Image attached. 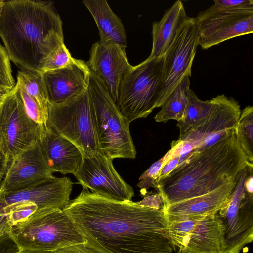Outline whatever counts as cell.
Returning <instances> with one entry per match:
<instances>
[{"mask_svg":"<svg viewBox=\"0 0 253 253\" xmlns=\"http://www.w3.org/2000/svg\"><path fill=\"white\" fill-rule=\"evenodd\" d=\"M86 243L102 253H174L163 211L108 199L85 187L63 209Z\"/></svg>","mask_w":253,"mask_h":253,"instance_id":"6da1fadb","label":"cell"},{"mask_svg":"<svg viewBox=\"0 0 253 253\" xmlns=\"http://www.w3.org/2000/svg\"><path fill=\"white\" fill-rule=\"evenodd\" d=\"M62 21L48 1H5L0 37L10 60L20 70L42 73L49 55L64 43Z\"/></svg>","mask_w":253,"mask_h":253,"instance_id":"7a4b0ae2","label":"cell"},{"mask_svg":"<svg viewBox=\"0 0 253 253\" xmlns=\"http://www.w3.org/2000/svg\"><path fill=\"white\" fill-rule=\"evenodd\" d=\"M249 162L235 128L213 145L192 153L171 172L157 180L155 188L166 207L202 195L234 181Z\"/></svg>","mask_w":253,"mask_h":253,"instance_id":"3957f363","label":"cell"},{"mask_svg":"<svg viewBox=\"0 0 253 253\" xmlns=\"http://www.w3.org/2000/svg\"><path fill=\"white\" fill-rule=\"evenodd\" d=\"M87 89L99 153L113 159H135L130 122L119 110L102 79L90 70Z\"/></svg>","mask_w":253,"mask_h":253,"instance_id":"277c9868","label":"cell"},{"mask_svg":"<svg viewBox=\"0 0 253 253\" xmlns=\"http://www.w3.org/2000/svg\"><path fill=\"white\" fill-rule=\"evenodd\" d=\"M11 233L21 250L54 251L86 242L69 215L58 208L37 211L11 226Z\"/></svg>","mask_w":253,"mask_h":253,"instance_id":"5b68a950","label":"cell"},{"mask_svg":"<svg viewBox=\"0 0 253 253\" xmlns=\"http://www.w3.org/2000/svg\"><path fill=\"white\" fill-rule=\"evenodd\" d=\"M164 55L131 66L121 81L115 104L130 123L158 108Z\"/></svg>","mask_w":253,"mask_h":253,"instance_id":"8992f818","label":"cell"},{"mask_svg":"<svg viewBox=\"0 0 253 253\" xmlns=\"http://www.w3.org/2000/svg\"><path fill=\"white\" fill-rule=\"evenodd\" d=\"M45 127L74 143L83 157L99 153L88 89L62 103L48 104Z\"/></svg>","mask_w":253,"mask_h":253,"instance_id":"52a82bcc","label":"cell"},{"mask_svg":"<svg viewBox=\"0 0 253 253\" xmlns=\"http://www.w3.org/2000/svg\"><path fill=\"white\" fill-rule=\"evenodd\" d=\"M45 129L27 113L16 83L0 103V146L8 162L39 142Z\"/></svg>","mask_w":253,"mask_h":253,"instance_id":"ba28073f","label":"cell"},{"mask_svg":"<svg viewBox=\"0 0 253 253\" xmlns=\"http://www.w3.org/2000/svg\"><path fill=\"white\" fill-rule=\"evenodd\" d=\"M249 166L237 174L228 202L217 213L223 226L224 253H239L253 240V193L245 184Z\"/></svg>","mask_w":253,"mask_h":253,"instance_id":"9c48e42d","label":"cell"},{"mask_svg":"<svg viewBox=\"0 0 253 253\" xmlns=\"http://www.w3.org/2000/svg\"><path fill=\"white\" fill-rule=\"evenodd\" d=\"M198 45L195 18L188 17L164 54L158 108L165 103L185 76H191Z\"/></svg>","mask_w":253,"mask_h":253,"instance_id":"30bf717a","label":"cell"},{"mask_svg":"<svg viewBox=\"0 0 253 253\" xmlns=\"http://www.w3.org/2000/svg\"><path fill=\"white\" fill-rule=\"evenodd\" d=\"M176 247L187 253H224L223 226L217 213L168 224Z\"/></svg>","mask_w":253,"mask_h":253,"instance_id":"8fae6325","label":"cell"},{"mask_svg":"<svg viewBox=\"0 0 253 253\" xmlns=\"http://www.w3.org/2000/svg\"><path fill=\"white\" fill-rule=\"evenodd\" d=\"M211 108L207 116L180 140L190 143L194 152L201 151L218 142L234 129L241 110L233 97L218 95L211 99Z\"/></svg>","mask_w":253,"mask_h":253,"instance_id":"7c38bea8","label":"cell"},{"mask_svg":"<svg viewBox=\"0 0 253 253\" xmlns=\"http://www.w3.org/2000/svg\"><path fill=\"white\" fill-rule=\"evenodd\" d=\"M113 160L101 153L83 157L75 176L83 187L101 196L119 201H132L133 189L117 172Z\"/></svg>","mask_w":253,"mask_h":253,"instance_id":"4fadbf2b","label":"cell"},{"mask_svg":"<svg viewBox=\"0 0 253 253\" xmlns=\"http://www.w3.org/2000/svg\"><path fill=\"white\" fill-rule=\"evenodd\" d=\"M194 18L199 45L204 50L253 32V14L224 11L214 5L199 12Z\"/></svg>","mask_w":253,"mask_h":253,"instance_id":"5bb4252c","label":"cell"},{"mask_svg":"<svg viewBox=\"0 0 253 253\" xmlns=\"http://www.w3.org/2000/svg\"><path fill=\"white\" fill-rule=\"evenodd\" d=\"M73 183L67 177H53L34 185L10 192H0V216L9 208L21 203L36 205L38 210H63L69 203Z\"/></svg>","mask_w":253,"mask_h":253,"instance_id":"9a60e30c","label":"cell"},{"mask_svg":"<svg viewBox=\"0 0 253 253\" xmlns=\"http://www.w3.org/2000/svg\"><path fill=\"white\" fill-rule=\"evenodd\" d=\"M40 142L21 152L8 163L0 192H10L53 177Z\"/></svg>","mask_w":253,"mask_h":253,"instance_id":"2e32d148","label":"cell"},{"mask_svg":"<svg viewBox=\"0 0 253 253\" xmlns=\"http://www.w3.org/2000/svg\"><path fill=\"white\" fill-rule=\"evenodd\" d=\"M86 64L103 81L115 103L122 78L131 67L125 48L115 43L99 41L92 45Z\"/></svg>","mask_w":253,"mask_h":253,"instance_id":"e0dca14e","label":"cell"},{"mask_svg":"<svg viewBox=\"0 0 253 253\" xmlns=\"http://www.w3.org/2000/svg\"><path fill=\"white\" fill-rule=\"evenodd\" d=\"M89 73L86 62L79 59L64 68L42 73L48 104L62 103L86 90Z\"/></svg>","mask_w":253,"mask_h":253,"instance_id":"ac0fdd59","label":"cell"},{"mask_svg":"<svg viewBox=\"0 0 253 253\" xmlns=\"http://www.w3.org/2000/svg\"><path fill=\"white\" fill-rule=\"evenodd\" d=\"M236 179L207 194L162 207L168 224L216 214L228 202Z\"/></svg>","mask_w":253,"mask_h":253,"instance_id":"d6986e66","label":"cell"},{"mask_svg":"<svg viewBox=\"0 0 253 253\" xmlns=\"http://www.w3.org/2000/svg\"><path fill=\"white\" fill-rule=\"evenodd\" d=\"M39 142L47 163L54 172L76 174L83 158L77 146L46 127Z\"/></svg>","mask_w":253,"mask_h":253,"instance_id":"ffe728a7","label":"cell"},{"mask_svg":"<svg viewBox=\"0 0 253 253\" xmlns=\"http://www.w3.org/2000/svg\"><path fill=\"white\" fill-rule=\"evenodd\" d=\"M188 17L183 2L179 0L165 11L159 21L152 23V48L148 58L164 55Z\"/></svg>","mask_w":253,"mask_h":253,"instance_id":"44dd1931","label":"cell"},{"mask_svg":"<svg viewBox=\"0 0 253 253\" xmlns=\"http://www.w3.org/2000/svg\"><path fill=\"white\" fill-rule=\"evenodd\" d=\"M82 2L96 24L100 38L99 41L115 43L126 48L127 42L124 26L107 1L106 0H84Z\"/></svg>","mask_w":253,"mask_h":253,"instance_id":"7402d4cb","label":"cell"},{"mask_svg":"<svg viewBox=\"0 0 253 253\" xmlns=\"http://www.w3.org/2000/svg\"><path fill=\"white\" fill-rule=\"evenodd\" d=\"M191 76H185L168 100L161 107V110L154 117L157 122L169 120H180L184 116L188 103Z\"/></svg>","mask_w":253,"mask_h":253,"instance_id":"603a6c76","label":"cell"},{"mask_svg":"<svg viewBox=\"0 0 253 253\" xmlns=\"http://www.w3.org/2000/svg\"><path fill=\"white\" fill-rule=\"evenodd\" d=\"M211 100L202 101L199 99L190 89L188 93V103L183 117L177 121L181 139L190 130L198 124L208 114L211 108Z\"/></svg>","mask_w":253,"mask_h":253,"instance_id":"cb8c5ba5","label":"cell"},{"mask_svg":"<svg viewBox=\"0 0 253 253\" xmlns=\"http://www.w3.org/2000/svg\"><path fill=\"white\" fill-rule=\"evenodd\" d=\"M17 81L38 102L43 112L48 115V99L42 74L20 70L17 73Z\"/></svg>","mask_w":253,"mask_h":253,"instance_id":"d4e9b609","label":"cell"},{"mask_svg":"<svg viewBox=\"0 0 253 253\" xmlns=\"http://www.w3.org/2000/svg\"><path fill=\"white\" fill-rule=\"evenodd\" d=\"M236 132L248 161L253 164V107L247 106L241 112Z\"/></svg>","mask_w":253,"mask_h":253,"instance_id":"484cf974","label":"cell"},{"mask_svg":"<svg viewBox=\"0 0 253 253\" xmlns=\"http://www.w3.org/2000/svg\"><path fill=\"white\" fill-rule=\"evenodd\" d=\"M64 43L56 48L46 59L42 73L58 70L67 66L76 61Z\"/></svg>","mask_w":253,"mask_h":253,"instance_id":"4316f807","label":"cell"},{"mask_svg":"<svg viewBox=\"0 0 253 253\" xmlns=\"http://www.w3.org/2000/svg\"><path fill=\"white\" fill-rule=\"evenodd\" d=\"M16 83L29 116L36 123L45 126L48 115L43 112L38 102L27 93L21 84L18 81Z\"/></svg>","mask_w":253,"mask_h":253,"instance_id":"83f0119b","label":"cell"},{"mask_svg":"<svg viewBox=\"0 0 253 253\" xmlns=\"http://www.w3.org/2000/svg\"><path fill=\"white\" fill-rule=\"evenodd\" d=\"M10 60L4 46L0 43V89L9 91L15 86Z\"/></svg>","mask_w":253,"mask_h":253,"instance_id":"f1b7e54d","label":"cell"},{"mask_svg":"<svg viewBox=\"0 0 253 253\" xmlns=\"http://www.w3.org/2000/svg\"><path fill=\"white\" fill-rule=\"evenodd\" d=\"M21 250L12 236L6 216H0V253H18Z\"/></svg>","mask_w":253,"mask_h":253,"instance_id":"f546056e","label":"cell"},{"mask_svg":"<svg viewBox=\"0 0 253 253\" xmlns=\"http://www.w3.org/2000/svg\"><path fill=\"white\" fill-rule=\"evenodd\" d=\"M169 153V150L162 158L154 163L140 176L139 178L140 182L138 183L137 186L141 191H146L151 187L155 188V181L158 174L163 164L168 158Z\"/></svg>","mask_w":253,"mask_h":253,"instance_id":"4dcf8cb0","label":"cell"},{"mask_svg":"<svg viewBox=\"0 0 253 253\" xmlns=\"http://www.w3.org/2000/svg\"><path fill=\"white\" fill-rule=\"evenodd\" d=\"M214 5L222 10L253 14V0H214Z\"/></svg>","mask_w":253,"mask_h":253,"instance_id":"1f68e13d","label":"cell"},{"mask_svg":"<svg viewBox=\"0 0 253 253\" xmlns=\"http://www.w3.org/2000/svg\"><path fill=\"white\" fill-rule=\"evenodd\" d=\"M55 253H102L86 242L65 247L55 251Z\"/></svg>","mask_w":253,"mask_h":253,"instance_id":"d6a6232c","label":"cell"},{"mask_svg":"<svg viewBox=\"0 0 253 253\" xmlns=\"http://www.w3.org/2000/svg\"><path fill=\"white\" fill-rule=\"evenodd\" d=\"M160 201H162V200L160 195L158 194L146 196L142 200L138 203L142 205L159 209L161 208L159 207Z\"/></svg>","mask_w":253,"mask_h":253,"instance_id":"836d02e7","label":"cell"},{"mask_svg":"<svg viewBox=\"0 0 253 253\" xmlns=\"http://www.w3.org/2000/svg\"><path fill=\"white\" fill-rule=\"evenodd\" d=\"M8 161L0 146V187L4 178Z\"/></svg>","mask_w":253,"mask_h":253,"instance_id":"e575fe53","label":"cell"},{"mask_svg":"<svg viewBox=\"0 0 253 253\" xmlns=\"http://www.w3.org/2000/svg\"><path fill=\"white\" fill-rule=\"evenodd\" d=\"M18 253H55V251L21 250Z\"/></svg>","mask_w":253,"mask_h":253,"instance_id":"d590c367","label":"cell"},{"mask_svg":"<svg viewBox=\"0 0 253 253\" xmlns=\"http://www.w3.org/2000/svg\"><path fill=\"white\" fill-rule=\"evenodd\" d=\"M5 1L0 0V18L1 16V14L2 12L3 8L4 5Z\"/></svg>","mask_w":253,"mask_h":253,"instance_id":"8d00e7d4","label":"cell"},{"mask_svg":"<svg viewBox=\"0 0 253 253\" xmlns=\"http://www.w3.org/2000/svg\"><path fill=\"white\" fill-rule=\"evenodd\" d=\"M7 92L0 89V101H1Z\"/></svg>","mask_w":253,"mask_h":253,"instance_id":"74e56055","label":"cell"},{"mask_svg":"<svg viewBox=\"0 0 253 253\" xmlns=\"http://www.w3.org/2000/svg\"><path fill=\"white\" fill-rule=\"evenodd\" d=\"M176 253H186L181 250H178V252Z\"/></svg>","mask_w":253,"mask_h":253,"instance_id":"f35d334b","label":"cell"},{"mask_svg":"<svg viewBox=\"0 0 253 253\" xmlns=\"http://www.w3.org/2000/svg\"><path fill=\"white\" fill-rule=\"evenodd\" d=\"M1 101H0V103Z\"/></svg>","mask_w":253,"mask_h":253,"instance_id":"ab89813d","label":"cell"}]
</instances>
